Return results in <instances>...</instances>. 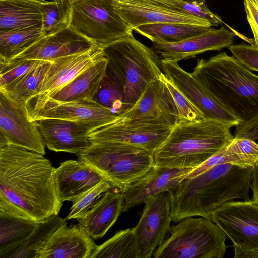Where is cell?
Returning a JSON list of instances; mask_svg holds the SVG:
<instances>
[{"mask_svg": "<svg viewBox=\"0 0 258 258\" xmlns=\"http://www.w3.org/2000/svg\"><path fill=\"white\" fill-rule=\"evenodd\" d=\"M55 169L39 153L11 144L0 147V211L38 222L58 215L63 202Z\"/></svg>", "mask_w": 258, "mask_h": 258, "instance_id": "1", "label": "cell"}, {"mask_svg": "<svg viewBox=\"0 0 258 258\" xmlns=\"http://www.w3.org/2000/svg\"><path fill=\"white\" fill-rule=\"evenodd\" d=\"M252 168L220 164L183 180L169 192L172 221L178 223L194 216L211 220L212 213L224 203L250 199Z\"/></svg>", "mask_w": 258, "mask_h": 258, "instance_id": "2", "label": "cell"}, {"mask_svg": "<svg viewBox=\"0 0 258 258\" xmlns=\"http://www.w3.org/2000/svg\"><path fill=\"white\" fill-rule=\"evenodd\" d=\"M192 73L241 121L258 114V75L233 56L222 52L198 59Z\"/></svg>", "mask_w": 258, "mask_h": 258, "instance_id": "3", "label": "cell"}, {"mask_svg": "<svg viewBox=\"0 0 258 258\" xmlns=\"http://www.w3.org/2000/svg\"><path fill=\"white\" fill-rule=\"evenodd\" d=\"M231 127L211 119L178 121L154 152V165L196 168L233 140Z\"/></svg>", "mask_w": 258, "mask_h": 258, "instance_id": "4", "label": "cell"}, {"mask_svg": "<svg viewBox=\"0 0 258 258\" xmlns=\"http://www.w3.org/2000/svg\"><path fill=\"white\" fill-rule=\"evenodd\" d=\"M103 49L108 68L120 85L125 111L136 103L148 85L163 73L161 59L152 48L139 42L133 34Z\"/></svg>", "mask_w": 258, "mask_h": 258, "instance_id": "5", "label": "cell"}, {"mask_svg": "<svg viewBox=\"0 0 258 258\" xmlns=\"http://www.w3.org/2000/svg\"><path fill=\"white\" fill-rule=\"evenodd\" d=\"M77 153L78 159L98 171L121 192L154 166L153 155L132 145L112 142H94Z\"/></svg>", "mask_w": 258, "mask_h": 258, "instance_id": "6", "label": "cell"}, {"mask_svg": "<svg viewBox=\"0 0 258 258\" xmlns=\"http://www.w3.org/2000/svg\"><path fill=\"white\" fill-rule=\"evenodd\" d=\"M169 235L156 249L154 258H223L226 234L212 221L185 218L171 226Z\"/></svg>", "mask_w": 258, "mask_h": 258, "instance_id": "7", "label": "cell"}, {"mask_svg": "<svg viewBox=\"0 0 258 258\" xmlns=\"http://www.w3.org/2000/svg\"><path fill=\"white\" fill-rule=\"evenodd\" d=\"M115 0H75L70 3L68 27L98 46L133 34L116 12Z\"/></svg>", "mask_w": 258, "mask_h": 258, "instance_id": "8", "label": "cell"}, {"mask_svg": "<svg viewBox=\"0 0 258 258\" xmlns=\"http://www.w3.org/2000/svg\"><path fill=\"white\" fill-rule=\"evenodd\" d=\"M233 243L234 258H252L258 253V204L252 199L224 203L212 214Z\"/></svg>", "mask_w": 258, "mask_h": 258, "instance_id": "9", "label": "cell"}, {"mask_svg": "<svg viewBox=\"0 0 258 258\" xmlns=\"http://www.w3.org/2000/svg\"><path fill=\"white\" fill-rule=\"evenodd\" d=\"M31 121L60 119L86 124L92 129L108 125L121 118L111 110L96 102L83 101L62 102L50 98L36 96L27 103Z\"/></svg>", "mask_w": 258, "mask_h": 258, "instance_id": "10", "label": "cell"}, {"mask_svg": "<svg viewBox=\"0 0 258 258\" xmlns=\"http://www.w3.org/2000/svg\"><path fill=\"white\" fill-rule=\"evenodd\" d=\"M172 126L160 120L127 119L122 117L108 125L91 131V142H112L144 149L153 154L165 140Z\"/></svg>", "mask_w": 258, "mask_h": 258, "instance_id": "11", "label": "cell"}, {"mask_svg": "<svg viewBox=\"0 0 258 258\" xmlns=\"http://www.w3.org/2000/svg\"><path fill=\"white\" fill-rule=\"evenodd\" d=\"M136 226L132 228L136 258H151L165 239L171 227V200L165 191L145 203Z\"/></svg>", "mask_w": 258, "mask_h": 258, "instance_id": "12", "label": "cell"}, {"mask_svg": "<svg viewBox=\"0 0 258 258\" xmlns=\"http://www.w3.org/2000/svg\"><path fill=\"white\" fill-rule=\"evenodd\" d=\"M165 75L201 112L205 119L221 122L231 127L240 122L193 75L183 70L178 62L161 59Z\"/></svg>", "mask_w": 258, "mask_h": 258, "instance_id": "13", "label": "cell"}, {"mask_svg": "<svg viewBox=\"0 0 258 258\" xmlns=\"http://www.w3.org/2000/svg\"><path fill=\"white\" fill-rule=\"evenodd\" d=\"M0 131L9 144L45 154L43 137L37 122L30 120L27 105L1 90Z\"/></svg>", "mask_w": 258, "mask_h": 258, "instance_id": "14", "label": "cell"}, {"mask_svg": "<svg viewBox=\"0 0 258 258\" xmlns=\"http://www.w3.org/2000/svg\"><path fill=\"white\" fill-rule=\"evenodd\" d=\"M115 9L134 30L147 24L176 23L211 27L207 21L169 7L157 0H115Z\"/></svg>", "mask_w": 258, "mask_h": 258, "instance_id": "15", "label": "cell"}, {"mask_svg": "<svg viewBox=\"0 0 258 258\" xmlns=\"http://www.w3.org/2000/svg\"><path fill=\"white\" fill-rule=\"evenodd\" d=\"M164 74L150 83L136 103L120 116L127 119L160 120L173 126L179 121L174 99L164 79Z\"/></svg>", "mask_w": 258, "mask_h": 258, "instance_id": "16", "label": "cell"}, {"mask_svg": "<svg viewBox=\"0 0 258 258\" xmlns=\"http://www.w3.org/2000/svg\"><path fill=\"white\" fill-rule=\"evenodd\" d=\"M236 32L222 26L182 41L175 43L153 42L152 49L161 59L180 60L195 57L208 51L228 47L233 42Z\"/></svg>", "mask_w": 258, "mask_h": 258, "instance_id": "17", "label": "cell"}, {"mask_svg": "<svg viewBox=\"0 0 258 258\" xmlns=\"http://www.w3.org/2000/svg\"><path fill=\"white\" fill-rule=\"evenodd\" d=\"M193 168H174L154 166L142 177L131 184L122 192V212L134 206L144 204L153 197L174 189L186 178Z\"/></svg>", "mask_w": 258, "mask_h": 258, "instance_id": "18", "label": "cell"}, {"mask_svg": "<svg viewBox=\"0 0 258 258\" xmlns=\"http://www.w3.org/2000/svg\"><path fill=\"white\" fill-rule=\"evenodd\" d=\"M103 57V48L96 46L88 51L54 60L43 78L37 96H50Z\"/></svg>", "mask_w": 258, "mask_h": 258, "instance_id": "19", "label": "cell"}, {"mask_svg": "<svg viewBox=\"0 0 258 258\" xmlns=\"http://www.w3.org/2000/svg\"><path fill=\"white\" fill-rule=\"evenodd\" d=\"M45 146L50 150L77 154L92 144L88 133L89 126L60 119L36 121Z\"/></svg>", "mask_w": 258, "mask_h": 258, "instance_id": "20", "label": "cell"}, {"mask_svg": "<svg viewBox=\"0 0 258 258\" xmlns=\"http://www.w3.org/2000/svg\"><path fill=\"white\" fill-rule=\"evenodd\" d=\"M54 177L58 197L63 202H75L106 178L87 163L78 159L66 160L55 169Z\"/></svg>", "mask_w": 258, "mask_h": 258, "instance_id": "21", "label": "cell"}, {"mask_svg": "<svg viewBox=\"0 0 258 258\" xmlns=\"http://www.w3.org/2000/svg\"><path fill=\"white\" fill-rule=\"evenodd\" d=\"M97 46L69 27L44 37L16 57L52 61L88 51Z\"/></svg>", "mask_w": 258, "mask_h": 258, "instance_id": "22", "label": "cell"}, {"mask_svg": "<svg viewBox=\"0 0 258 258\" xmlns=\"http://www.w3.org/2000/svg\"><path fill=\"white\" fill-rule=\"evenodd\" d=\"M96 245L79 224L67 222L50 236L36 258H90Z\"/></svg>", "mask_w": 258, "mask_h": 258, "instance_id": "23", "label": "cell"}, {"mask_svg": "<svg viewBox=\"0 0 258 258\" xmlns=\"http://www.w3.org/2000/svg\"><path fill=\"white\" fill-rule=\"evenodd\" d=\"M123 207L122 192L112 188L104 192L92 208L77 220L78 224L92 239H100L116 222Z\"/></svg>", "mask_w": 258, "mask_h": 258, "instance_id": "24", "label": "cell"}, {"mask_svg": "<svg viewBox=\"0 0 258 258\" xmlns=\"http://www.w3.org/2000/svg\"><path fill=\"white\" fill-rule=\"evenodd\" d=\"M46 0H0V31L42 28Z\"/></svg>", "mask_w": 258, "mask_h": 258, "instance_id": "25", "label": "cell"}, {"mask_svg": "<svg viewBox=\"0 0 258 258\" xmlns=\"http://www.w3.org/2000/svg\"><path fill=\"white\" fill-rule=\"evenodd\" d=\"M107 66L108 60L104 56L47 98L62 102L92 101L106 74Z\"/></svg>", "mask_w": 258, "mask_h": 258, "instance_id": "26", "label": "cell"}, {"mask_svg": "<svg viewBox=\"0 0 258 258\" xmlns=\"http://www.w3.org/2000/svg\"><path fill=\"white\" fill-rule=\"evenodd\" d=\"M66 222L58 215H53L39 222L23 240L0 255V258H36L52 233Z\"/></svg>", "mask_w": 258, "mask_h": 258, "instance_id": "27", "label": "cell"}, {"mask_svg": "<svg viewBox=\"0 0 258 258\" xmlns=\"http://www.w3.org/2000/svg\"><path fill=\"white\" fill-rule=\"evenodd\" d=\"M212 28L194 24L165 23L144 24L134 30L152 42L175 43L194 37Z\"/></svg>", "mask_w": 258, "mask_h": 258, "instance_id": "28", "label": "cell"}, {"mask_svg": "<svg viewBox=\"0 0 258 258\" xmlns=\"http://www.w3.org/2000/svg\"><path fill=\"white\" fill-rule=\"evenodd\" d=\"M45 36L42 28L0 31V63L16 57Z\"/></svg>", "mask_w": 258, "mask_h": 258, "instance_id": "29", "label": "cell"}, {"mask_svg": "<svg viewBox=\"0 0 258 258\" xmlns=\"http://www.w3.org/2000/svg\"><path fill=\"white\" fill-rule=\"evenodd\" d=\"M51 63V61L45 62L0 88V90L13 100L27 105L30 99L38 94L40 85Z\"/></svg>", "mask_w": 258, "mask_h": 258, "instance_id": "30", "label": "cell"}, {"mask_svg": "<svg viewBox=\"0 0 258 258\" xmlns=\"http://www.w3.org/2000/svg\"><path fill=\"white\" fill-rule=\"evenodd\" d=\"M39 223L0 211V255L26 238Z\"/></svg>", "mask_w": 258, "mask_h": 258, "instance_id": "31", "label": "cell"}, {"mask_svg": "<svg viewBox=\"0 0 258 258\" xmlns=\"http://www.w3.org/2000/svg\"><path fill=\"white\" fill-rule=\"evenodd\" d=\"M101 257L136 258L132 228L118 231L104 243L96 246L90 258Z\"/></svg>", "mask_w": 258, "mask_h": 258, "instance_id": "32", "label": "cell"}, {"mask_svg": "<svg viewBox=\"0 0 258 258\" xmlns=\"http://www.w3.org/2000/svg\"><path fill=\"white\" fill-rule=\"evenodd\" d=\"M92 100L119 115L125 111L120 85L108 66Z\"/></svg>", "mask_w": 258, "mask_h": 258, "instance_id": "33", "label": "cell"}, {"mask_svg": "<svg viewBox=\"0 0 258 258\" xmlns=\"http://www.w3.org/2000/svg\"><path fill=\"white\" fill-rule=\"evenodd\" d=\"M70 4L62 0L46 1L41 6L42 29L48 36L68 27Z\"/></svg>", "mask_w": 258, "mask_h": 258, "instance_id": "34", "label": "cell"}, {"mask_svg": "<svg viewBox=\"0 0 258 258\" xmlns=\"http://www.w3.org/2000/svg\"><path fill=\"white\" fill-rule=\"evenodd\" d=\"M157 1L169 7L205 20L211 26H217L223 23L220 17L208 8L206 0Z\"/></svg>", "mask_w": 258, "mask_h": 258, "instance_id": "35", "label": "cell"}, {"mask_svg": "<svg viewBox=\"0 0 258 258\" xmlns=\"http://www.w3.org/2000/svg\"><path fill=\"white\" fill-rule=\"evenodd\" d=\"M113 188L107 180H104L81 196L75 202L66 220L82 218L100 200L104 192Z\"/></svg>", "mask_w": 258, "mask_h": 258, "instance_id": "36", "label": "cell"}, {"mask_svg": "<svg viewBox=\"0 0 258 258\" xmlns=\"http://www.w3.org/2000/svg\"><path fill=\"white\" fill-rule=\"evenodd\" d=\"M46 61H47L15 57L8 62L0 63V88Z\"/></svg>", "mask_w": 258, "mask_h": 258, "instance_id": "37", "label": "cell"}, {"mask_svg": "<svg viewBox=\"0 0 258 258\" xmlns=\"http://www.w3.org/2000/svg\"><path fill=\"white\" fill-rule=\"evenodd\" d=\"M164 79L176 104L179 113V121H196L205 119L201 112L176 88L165 74Z\"/></svg>", "mask_w": 258, "mask_h": 258, "instance_id": "38", "label": "cell"}, {"mask_svg": "<svg viewBox=\"0 0 258 258\" xmlns=\"http://www.w3.org/2000/svg\"><path fill=\"white\" fill-rule=\"evenodd\" d=\"M233 56L249 70L258 72V48L244 43L228 47Z\"/></svg>", "mask_w": 258, "mask_h": 258, "instance_id": "39", "label": "cell"}, {"mask_svg": "<svg viewBox=\"0 0 258 258\" xmlns=\"http://www.w3.org/2000/svg\"><path fill=\"white\" fill-rule=\"evenodd\" d=\"M236 126L234 138L252 140L258 144V114Z\"/></svg>", "mask_w": 258, "mask_h": 258, "instance_id": "40", "label": "cell"}, {"mask_svg": "<svg viewBox=\"0 0 258 258\" xmlns=\"http://www.w3.org/2000/svg\"><path fill=\"white\" fill-rule=\"evenodd\" d=\"M243 4L247 20L254 37L252 45L258 48V9L254 0H243Z\"/></svg>", "mask_w": 258, "mask_h": 258, "instance_id": "41", "label": "cell"}, {"mask_svg": "<svg viewBox=\"0 0 258 258\" xmlns=\"http://www.w3.org/2000/svg\"><path fill=\"white\" fill-rule=\"evenodd\" d=\"M250 189L252 192V200L258 204V163L252 168Z\"/></svg>", "mask_w": 258, "mask_h": 258, "instance_id": "42", "label": "cell"}, {"mask_svg": "<svg viewBox=\"0 0 258 258\" xmlns=\"http://www.w3.org/2000/svg\"><path fill=\"white\" fill-rule=\"evenodd\" d=\"M252 258H258V253H255V254H254V255L252 256Z\"/></svg>", "mask_w": 258, "mask_h": 258, "instance_id": "43", "label": "cell"}, {"mask_svg": "<svg viewBox=\"0 0 258 258\" xmlns=\"http://www.w3.org/2000/svg\"><path fill=\"white\" fill-rule=\"evenodd\" d=\"M255 3V5L258 9V0H254Z\"/></svg>", "mask_w": 258, "mask_h": 258, "instance_id": "44", "label": "cell"}]
</instances>
